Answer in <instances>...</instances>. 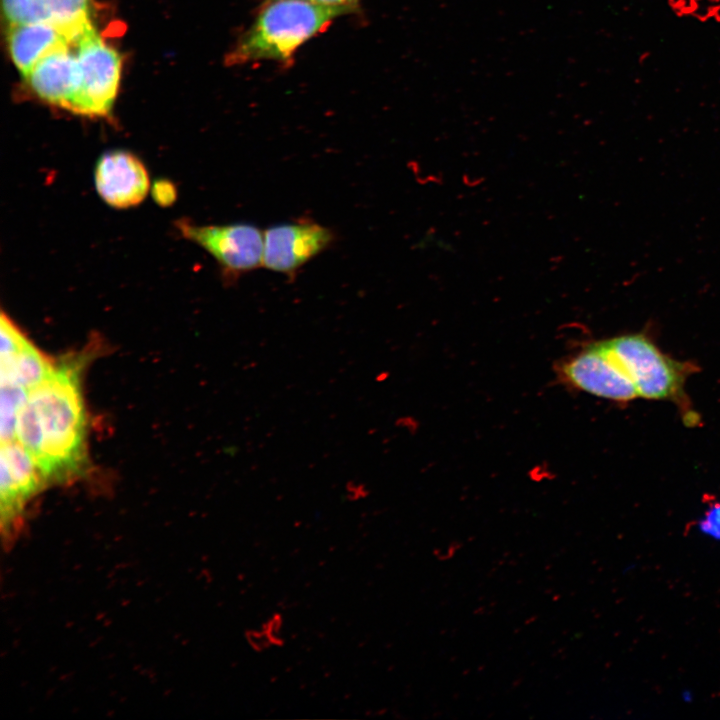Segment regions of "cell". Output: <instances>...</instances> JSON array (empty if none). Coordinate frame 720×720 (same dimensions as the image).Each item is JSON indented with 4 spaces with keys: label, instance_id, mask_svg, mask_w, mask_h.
Here are the masks:
<instances>
[{
    "label": "cell",
    "instance_id": "1",
    "mask_svg": "<svg viewBox=\"0 0 720 720\" xmlns=\"http://www.w3.org/2000/svg\"><path fill=\"white\" fill-rule=\"evenodd\" d=\"M88 352L71 355L29 390L16 422V440L32 455L45 482L79 477L87 463L81 374Z\"/></svg>",
    "mask_w": 720,
    "mask_h": 720
},
{
    "label": "cell",
    "instance_id": "2",
    "mask_svg": "<svg viewBox=\"0 0 720 720\" xmlns=\"http://www.w3.org/2000/svg\"><path fill=\"white\" fill-rule=\"evenodd\" d=\"M344 15L348 13L309 0H263L225 62L235 66L267 60L289 66L303 44Z\"/></svg>",
    "mask_w": 720,
    "mask_h": 720
},
{
    "label": "cell",
    "instance_id": "3",
    "mask_svg": "<svg viewBox=\"0 0 720 720\" xmlns=\"http://www.w3.org/2000/svg\"><path fill=\"white\" fill-rule=\"evenodd\" d=\"M175 227L214 258L224 280L235 281L263 264L264 232L253 224L200 225L182 218Z\"/></svg>",
    "mask_w": 720,
    "mask_h": 720
},
{
    "label": "cell",
    "instance_id": "4",
    "mask_svg": "<svg viewBox=\"0 0 720 720\" xmlns=\"http://www.w3.org/2000/svg\"><path fill=\"white\" fill-rule=\"evenodd\" d=\"M634 384L638 396L666 399L683 384L680 364L666 357L649 339L630 334L602 341Z\"/></svg>",
    "mask_w": 720,
    "mask_h": 720
},
{
    "label": "cell",
    "instance_id": "5",
    "mask_svg": "<svg viewBox=\"0 0 720 720\" xmlns=\"http://www.w3.org/2000/svg\"><path fill=\"white\" fill-rule=\"evenodd\" d=\"M81 87L75 112L89 117H107L118 92L121 58L92 26L75 43Z\"/></svg>",
    "mask_w": 720,
    "mask_h": 720
},
{
    "label": "cell",
    "instance_id": "6",
    "mask_svg": "<svg viewBox=\"0 0 720 720\" xmlns=\"http://www.w3.org/2000/svg\"><path fill=\"white\" fill-rule=\"evenodd\" d=\"M334 240L331 229L308 219L273 225L264 231L262 266L288 277L295 276Z\"/></svg>",
    "mask_w": 720,
    "mask_h": 720
},
{
    "label": "cell",
    "instance_id": "7",
    "mask_svg": "<svg viewBox=\"0 0 720 720\" xmlns=\"http://www.w3.org/2000/svg\"><path fill=\"white\" fill-rule=\"evenodd\" d=\"M560 376L573 387L601 398L628 401L638 396L631 379L602 341L563 362Z\"/></svg>",
    "mask_w": 720,
    "mask_h": 720
},
{
    "label": "cell",
    "instance_id": "8",
    "mask_svg": "<svg viewBox=\"0 0 720 720\" xmlns=\"http://www.w3.org/2000/svg\"><path fill=\"white\" fill-rule=\"evenodd\" d=\"M1 528L10 537L29 500L45 483L30 452L17 440L1 443Z\"/></svg>",
    "mask_w": 720,
    "mask_h": 720
},
{
    "label": "cell",
    "instance_id": "9",
    "mask_svg": "<svg viewBox=\"0 0 720 720\" xmlns=\"http://www.w3.org/2000/svg\"><path fill=\"white\" fill-rule=\"evenodd\" d=\"M94 183L104 202L117 209L139 205L150 190L144 163L125 150H113L100 156L94 169Z\"/></svg>",
    "mask_w": 720,
    "mask_h": 720
},
{
    "label": "cell",
    "instance_id": "10",
    "mask_svg": "<svg viewBox=\"0 0 720 720\" xmlns=\"http://www.w3.org/2000/svg\"><path fill=\"white\" fill-rule=\"evenodd\" d=\"M73 47L61 46L46 54L26 79L42 100L74 113L80 93L81 72Z\"/></svg>",
    "mask_w": 720,
    "mask_h": 720
},
{
    "label": "cell",
    "instance_id": "11",
    "mask_svg": "<svg viewBox=\"0 0 720 720\" xmlns=\"http://www.w3.org/2000/svg\"><path fill=\"white\" fill-rule=\"evenodd\" d=\"M1 383L28 391L43 381L55 364L41 352L4 312L1 314Z\"/></svg>",
    "mask_w": 720,
    "mask_h": 720
},
{
    "label": "cell",
    "instance_id": "12",
    "mask_svg": "<svg viewBox=\"0 0 720 720\" xmlns=\"http://www.w3.org/2000/svg\"><path fill=\"white\" fill-rule=\"evenodd\" d=\"M92 26L70 29L49 23L10 24L8 42L13 62L26 78L42 57L61 46L75 45Z\"/></svg>",
    "mask_w": 720,
    "mask_h": 720
},
{
    "label": "cell",
    "instance_id": "13",
    "mask_svg": "<svg viewBox=\"0 0 720 720\" xmlns=\"http://www.w3.org/2000/svg\"><path fill=\"white\" fill-rule=\"evenodd\" d=\"M10 24L49 23L79 29L91 23L89 0H2Z\"/></svg>",
    "mask_w": 720,
    "mask_h": 720
},
{
    "label": "cell",
    "instance_id": "14",
    "mask_svg": "<svg viewBox=\"0 0 720 720\" xmlns=\"http://www.w3.org/2000/svg\"><path fill=\"white\" fill-rule=\"evenodd\" d=\"M29 391L23 387L1 383V443L16 440L18 413Z\"/></svg>",
    "mask_w": 720,
    "mask_h": 720
},
{
    "label": "cell",
    "instance_id": "15",
    "mask_svg": "<svg viewBox=\"0 0 720 720\" xmlns=\"http://www.w3.org/2000/svg\"><path fill=\"white\" fill-rule=\"evenodd\" d=\"M282 628V615L275 613L259 629H249L246 632L248 645L256 652L265 651L273 646H282L284 643Z\"/></svg>",
    "mask_w": 720,
    "mask_h": 720
},
{
    "label": "cell",
    "instance_id": "16",
    "mask_svg": "<svg viewBox=\"0 0 720 720\" xmlns=\"http://www.w3.org/2000/svg\"><path fill=\"white\" fill-rule=\"evenodd\" d=\"M154 200L161 206H169L176 199V188L167 180L156 181L151 188Z\"/></svg>",
    "mask_w": 720,
    "mask_h": 720
},
{
    "label": "cell",
    "instance_id": "17",
    "mask_svg": "<svg viewBox=\"0 0 720 720\" xmlns=\"http://www.w3.org/2000/svg\"><path fill=\"white\" fill-rule=\"evenodd\" d=\"M700 528L707 534L720 538V504H714L706 512Z\"/></svg>",
    "mask_w": 720,
    "mask_h": 720
},
{
    "label": "cell",
    "instance_id": "18",
    "mask_svg": "<svg viewBox=\"0 0 720 720\" xmlns=\"http://www.w3.org/2000/svg\"><path fill=\"white\" fill-rule=\"evenodd\" d=\"M315 4L336 8L346 11L348 14L354 13L359 8V2L361 0H309Z\"/></svg>",
    "mask_w": 720,
    "mask_h": 720
},
{
    "label": "cell",
    "instance_id": "19",
    "mask_svg": "<svg viewBox=\"0 0 720 720\" xmlns=\"http://www.w3.org/2000/svg\"><path fill=\"white\" fill-rule=\"evenodd\" d=\"M369 494L366 486L362 483L348 482L346 484V495L350 501H357L367 497Z\"/></svg>",
    "mask_w": 720,
    "mask_h": 720
}]
</instances>
